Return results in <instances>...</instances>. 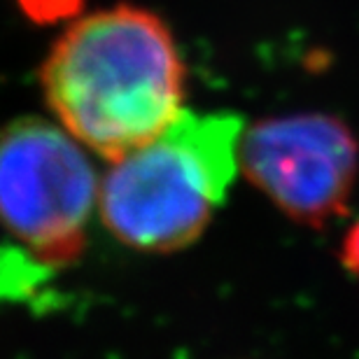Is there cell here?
I'll list each match as a JSON object with an SVG mask.
<instances>
[{"label":"cell","mask_w":359,"mask_h":359,"mask_svg":"<svg viewBox=\"0 0 359 359\" xmlns=\"http://www.w3.org/2000/svg\"><path fill=\"white\" fill-rule=\"evenodd\" d=\"M40 87L56 124L112 161L177 117L184 63L154 12L114 5L63 28L40 66Z\"/></svg>","instance_id":"obj_1"},{"label":"cell","mask_w":359,"mask_h":359,"mask_svg":"<svg viewBox=\"0 0 359 359\" xmlns=\"http://www.w3.org/2000/svg\"><path fill=\"white\" fill-rule=\"evenodd\" d=\"M243 133L238 114L182 107L154 138L110 161L98 184L100 222L140 252L191 245L238 175Z\"/></svg>","instance_id":"obj_2"},{"label":"cell","mask_w":359,"mask_h":359,"mask_svg":"<svg viewBox=\"0 0 359 359\" xmlns=\"http://www.w3.org/2000/svg\"><path fill=\"white\" fill-rule=\"evenodd\" d=\"M98 184L89 149L61 124L21 117L0 128V226L49 271L84 252Z\"/></svg>","instance_id":"obj_3"},{"label":"cell","mask_w":359,"mask_h":359,"mask_svg":"<svg viewBox=\"0 0 359 359\" xmlns=\"http://www.w3.org/2000/svg\"><path fill=\"white\" fill-rule=\"evenodd\" d=\"M357 166L353 131L320 112L264 119L241 140V170L285 215L304 224H322L343 212Z\"/></svg>","instance_id":"obj_4"},{"label":"cell","mask_w":359,"mask_h":359,"mask_svg":"<svg viewBox=\"0 0 359 359\" xmlns=\"http://www.w3.org/2000/svg\"><path fill=\"white\" fill-rule=\"evenodd\" d=\"M343 264L359 280V222L350 229L343 241Z\"/></svg>","instance_id":"obj_5"}]
</instances>
